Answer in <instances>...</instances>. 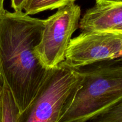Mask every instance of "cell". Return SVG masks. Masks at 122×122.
Listing matches in <instances>:
<instances>
[{
    "label": "cell",
    "instance_id": "obj_12",
    "mask_svg": "<svg viewBox=\"0 0 122 122\" xmlns=\"http://www.w3.org/2000/svg\"><path fill=\"white\" fill-rule=\"evenodd\" d=\"M1 90H2V84L0 80V122H2V99H1Z\"/></svg>",
    "mask_w": 122,
    "mask_h": 122
},
{
    "label": "cell",
    "instance_id": "obj_4",
    "mask_svg": "<svg viewBox=\"0 0 122 122\" xmlns=\"http://www.w3.org/2000/svg\"><path fill=\"white\" fill-rule=\"evenodd\" d=\"M81 15V7L71 2L58 8L44 20L41 38L35 51L45 68L51 69L64 62L73 34L79 27Z\"/></svg>",
    "mask_w": 122,
    "mask_h": 122
},
{
    "label": "cell",
    "instance_id": "obj_5",
    "mask_svg": "<svg viewBox=\"0 0 122 122\" xmlns=\"http://www.w3.org/2000/svg\"><path fill=\"white\" fill-rule=\"evenodd\" d=\"M122 50V34L101 31H82L71 38L64 62L79 68L105 60L118 58Z\"/></svg>",
    "mask_w": 122,
    "mask_h": 122
},
{
    "label": "cell",
    "instance_id": "obj_14",
    "mask_svg": "<svg viewBox=\"0 0 122 122\" xmlns=\"http://www.w3.org/2000/svg\"><path fill=\"white\" fill-rule=\"evenodd\" d=\"M118 58H120V59H121L122 60V50L121 52H120V55H119V57H118Z\"/></svg>",
    "mask_w": 122,
    "mask_h": 122
},
{
    "label": "cell",
    "instance_id": "obj_8",
    "mask_svg": "<svg viewBox=\"0 0 122 122\" xmlns=\"http://www.w3.org/2000/svg\"><path fill=\"white\" fill-rule=\"evenodd\" d=\"M76 0H27L24 7L25 13L35 14L46 10L58 9Z\"/></svg>",
    "mask_w": 122,
    "mask_h": 122
},
{
    "label": "cell",
    "instance_id": "obj_3",
    "mask_svg": "<svg viewBox=\"0 0 122 122\" xmlns=\"http://www.w3.org/2000/svg\"><path fill=\"white\" fill-rule=\"evenodd\" d=\"M81 83L79 72L64 62L50 69L17 122H59L71 106Z\"/></svg>",
    "mask_w": 122,
    "mask_h": 122
},
{
    "label": "cell",
    "instance_id": "obj_13",
    "mask_svg": "<svg viewBox=\"0 0 122 122\" xmlns=\"http://www.w3.org/2000/svg\"><path fill=\"white\" fill-rule=\"evenodd\" d=\"M4 0H0V19L2 17L5 10L4 8Z\"/></svg>",
    "mask_w": 122,
    "mask_h": 122
},
{
    "label": "cell",
    "instance_id": "obj_11",
    "mask_svg": "<svg viewBox=\"0 0 122 122\" xmlns=\"http://www.w3.org/2000/svg\"><path fill=\"white\" fill-rule=\"evenodd\" d=\"M97 4H122V0H95Z\"/></svg>",
    "mask_w": 122,
    "mask_h": 122
},
{
    "label": "cell",
    "instance_id": "obj_2",
    "mask_svg": "<svg viewBox=\"0 0 122 122\" xmlns=\"http://www.w3.org/2000/svg\"><path fill=\"white\" fill-rule=\"evenodd\" d=\"M76 69L82 83L59 122L91 121L122 100V60H105Z\"/></svg>",
    "mask_w": 122,
    "mask_h": 122
},
{
    "label": "cell",
    "instance_id": "obj_6",
    "mask_svg": "<svg viewBox=\"0 0 122 122\" xmlns=\"http://www.w3.org/2000/svg\"><path fill=\"white\" fill-rule=\"evenodd\" d=\"M122 26V3L97 4L87 10L79 22L82 31L117 33Z\"/></svg>",
    "mask_w": 122,
    "mask_h": 122
},
{
    "label": "cell",
    "instance_id": "obj_10",
    "mask_svg": "<svg viewBox=\"0 0 122 122\" xmlns=\"http://www.w3.org/2000/svg\"><path fill=\"white\" fill-rule=\"evenodd\" d=\"M27 0H11V6L14 11H23Z\"/></svg>",
    "mask_w": 122,
    "mask_h": 122
},
{
    "label": "cell",
    "instance_id": "obj_9",
    "mask_svg": "<svg viewBox=\"0 0 122 122\" xmlns=\"http://www.w3.org/2000/svg\"><path fill=\"white\" fill-rule=\"evenodd\" d=\"M91 121V122H122V100Z\"/></svg>",
    "mask_w": 122,
    "mask_h": 122
},
{
    "label": "cell",
    "instance_id": "obj_1",
    "mask_svg": "<svg viewBox=\"0 0 122 122\" xmlns=\"http://www.w3.org/2000/svg\"><path fill=\"white\" fill-rule=\"evenodd\" d=\"M44 20L23 11H5L0 19V80L8 86L20 112L35 96L50 69L35 51Z\"/></svg>",
    "mask_w": 122,
    "mask_h": 122
},
{
    "label": "cell",
    "instance_id": "obj_7",
    "mask_svg": "<svg viewBox=\"0 0 122 122\" xmlns=\"http://www.w3.org/2000/svg\"><path fill=\"white\" fill-rule=\"evenodd\" d=\"M1 99L2 110V122H17V120L20 113V110L10 90L4 83H2Z\"/></svg>",
    "mask_w": 122,
    "mask_h": 122
}]
</instances>
